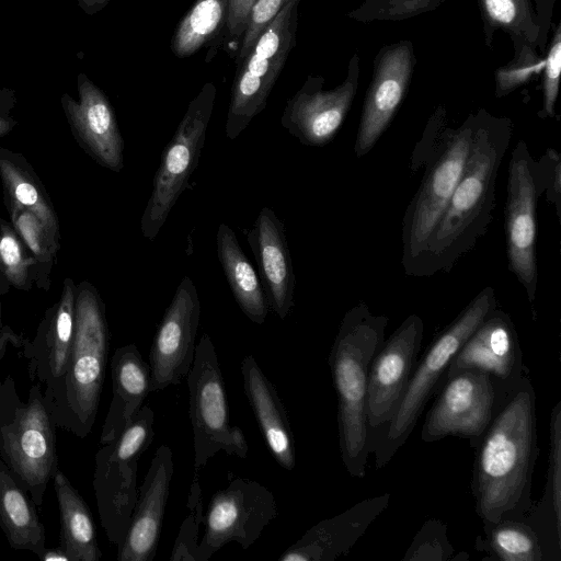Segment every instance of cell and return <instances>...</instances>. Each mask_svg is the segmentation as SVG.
<instances>
[{
	"mask_svg": "<svg viewBox=\"0 0 561 561\" xmlns=\"http://www.w3.org/2000/svg\"><path fill=\"white\" fill-rule=\"evenodd\" d=\"M474 449L471 491L483 528L523 520L531 502L537 445L536 393L524 374L506 393Z\"/></svg>",
	"mask_w": 561,
	"mask_h": 561,
	"instance_id": "6da1fadb",
	"label": "cell"
},
{
	"mask_svg": "<svg viewBox=\"0 0 561 561\" xmlns=\"http://www.w3.org/2000/svg\"><path fill=\"white\" fill-rule=\"evenodd\" d=\"M469 154L449 202L427 239L413 276L449 272L482 238L493 217L499 168L512 138V123L481 110Z\"/></svg>",
	"mask_w": 561,
	"mask_h": 561,
	"instance_id": "7a4b0ae2",
	"label": "cell"
},
{
	"mask_svg": "<svg viewBox=\"0 0 561 561\" xmlns=\"http://www.w3.org/2000/svg\"><path fill=\"white\" fill-rule=\"evenodd\" d=\"M388 318L374 314L365 302L343 317L328 363L337 396L341 459L352 477L366 476L368 427L366 392L370 363L385 341Z\"/></svg>",
	"mask_w": 561,
	"mask_h": 561,
	"instance_id": "3957f363",
	"label": "cell"
},
{
	"mask_svg": "<svg viewBox=\"0 0 561 561\" xmlns=\"http://www.w3.org/2000/svg\"><path fill=\"white\" fill-rule=\"evenodd\" d=\"M105 304L88 280L76 284L73 339L66 371L44 398L56 426L85 438L98 415L110 350Z\"/></svg>",
	"mask_w": 561,
	"mask_h": 561,
	"instance_id": "277c9868",
	"label": "cell"
},
{
	"mask_svg": "<svg viewBox=\"0 0 561 561\" xmlns=\"http://www.w3.org/2000/svg\"><path fill=\"white\" fill-rule=\"evenodd\" d=\"M476 116L457 128H427L414 151L413 164L425 167L421 185L402 220V266L407 275L425 251L427 239L444 213L462 174L473 136Z\"/></svg>",
	"mask_w": 561,
	"mask_h": 561,
	"instance_id": "5b68a950",
	"label": "cell"
},
{
	"mask_svg": "<svg viewBox=\"0 0 561 561\" xmlns=\"http://www.w3.org/2000/svg\"><path fill=\"white\" fill-rule=\"evenodd\" d=\"M56 427L41 383L24 401L11 375L0 380V458L36 506L58 470Z\"/></svg>",
	"mask_w": 561,
	"mask_h": 561,
	"instance_id": "8992f818",
	"label": "cell"
},
{
	"mask_svg": "<svg viewBox=\"0 0 561 561\" xmlns=\"http://www.w3.org/2000/svg\"><path fill=\"white\" fill-rule=\"evenodd\" d=\"M496 308L494 288L484 287L432 341L417 362L398 410L369 446L376 469L393 458L413 432L425 405L436 393L447 368L472 332Z\"/></svg>",
	"mask_w": 561,
	"mask_h": 561,
	"instance_id": "52a82bcc",
	"label": "cell"
},
{
	"mask_svg": "<svg viewBox=\"0 0 561 561\" xmlns=\"http://www.w3.org/2000/svg\"><path fill=\"white\" fill-rule=\"evenodd\" d=\"M154 437V412L144 404L134 420L95 454L93 489L101 526L108 541L123 543L138 497L140 456Z\"/></svg>",
	"mask_w": 561,
	"mask_h": 561,
	"instance_id": "ba28073f",
	"label": "cell"
},
{
	"mask_svg": "<svg viewBox=\"0 0 561 561\" xmlns=\"http://www.w3.org/2000/svg\"><path fill=\"white\" fill-rule=\"evenodd\" d=\"M299 1L289 0L237 64L225 125L230 140L266 107L271 90L296 43Z\"/></svg>",
	"mask_w": 561,
	"mask_h": 561,
	"instance_id": "9c48e42d",
	"label": "cell"
},
{
	"mask_svg": "<svg viewBox=\"0 0 561 561\" xmlns=\"http://www.w3.org/2000/svg\"><path fill=\"white\" fill-rule=\"evenodd\" d=\"M216 99L213 82L203 85L190 102L172 139L161 154L152 192L144 210L142 236L153 241L164 225L190 178L198 165Z\"/></svg>",
	"mask_w": 561,
	"mask_h": 561,
	"instance_id": "30bf717a",
	"label": "cell"
},
{
	"mask_svg": "<svg viewBox=\"0 0 561 561\" xmlns=\"http://www.w3.org/2000/svg\"><path fill=\"white\" fill-rule=\"evenodd\" d=\"M507 180L504 229L508 270L534 304L538 284L537 205L545 193V175L540 161L533 159L524 140L512 150Z\"/></svg>",
	"mask_w": 561,
	"mask_h": 561,
	"instance_id": "8fae6325",
	"label": "cell"
},
{
	"mask_svg": "<svg viewBox=\"0 0 561 561\" xmlns=\"http://www.w3.org/2000/svg\"><path fill=\"white\" fill-rule=\"evenodd\" d=\"M507 392L478 371L466 370L444 378L426 414L421 439L433 443L456 436L468 439L474 448Z\"/></svg>",
	"mask_w": 561,
	"mask_h": 561,
	"instance_id": "7c38bea8",
	"label": "cell"
},
{
	"mask_svg": "<svg viewBox=\"0 0 561 561\" xmlns=\"http://www.w3.org/2000/svg\"><path fill=\"white\" fill-rule=\"evenodd\" d=\"M277 516V503L270 489L251 479H230L228 485L210 499L197 561L209 560L231 541L247 550Z\"/></svg>",
	"mask_w": 561,
	"mask_h": 561,
	"instance_id": "4fadbf2b",
	"label": "cell"
},
{
	"mask_svg": "<svg viewBox=\"0 0 561 561\" xmlns=\"http://www.w3.org/2000/svg\"><path fill=\"white\" fill-rule=\"evenodd\" d=\"M188 416L193 430L194 473L205 468L218 451L230 454L233 425L229 423L228 402L215 345L203 333L186 376Z\"/></svg>",
	"mask_w": 561,
	"mask_h": 561,
	"instance_id": "5bb4252c",
	"label": "cell"
},
{
	"mask_svg": "<svg viewBox=\"0 0 561 561\" xmlns=\"http://www.w3.org/2000/svg\"><path fill=\"white\" fill-rule=\"evenodd\" d=\"M423 333L421 317L408 316L383 341L370 363L366 392L368 448L400 405L419 362Z\"/></svg>",
	"mask_w": 561,
	"mask_h": 561,
	"instance_id": "9a60e30c",
	"label": "cell"
},
{
	"mask_svg": "<svg viewBox=\"0 0 561 561\" xmlns=\"http://www.w3.org/2000/svg\"><path fill=\"white\" fill-rule=\"evenodd\" d=\"M201 316L197 289L183 277L158 327L148 357L150 391L178 386L191 370Z\"/></svg>",
	"mask_w": 561,
	"mask_h": 561,
	"instance_id": "2e32d148",
	"label": "cell"
},
{
	"mask_svg": "<svg viewBox=\"0 0 561 561\" xmlns=\"http://www.w3.org/2000/svg\"><path fill=\"white\" fill-rule=\"evenodd\" d=\"M359 58L348 64L347 77L334 89L323 90V79L308 77L304 85L287 101L282 126L302 145L322 147L341 128L358 87Z\"/></svg>",
	"mask_w": 561,
	"mask_h": 561,
	"instance_id": "e0dca14e",
	"label": "cell"
},
{
	"mask_svg": "<svg viewBox=\"0 0 561 561\" xmlns=\"http://www.w3.org/2000/svg\"><path fill=\"white\" fill-rule=\"evenodd\" d=\"M466 370L485 374L503 392H507L524 375L516 328L511 317L497 307L459 348L444 378Z\"/></svg>",
	"mask_w": 561,
	"mask_h": 561,
	"instance_id": "ac0fdd59",
	"label": "cell"
},
{
	"mask_svg": "<svg viewBox=\"0 0 561 561\" xmlns=\"http://www.w3.org/2000/svg\"><path fill=\"white\" fill-rule=\"evenodd\" d=\"M79 100L60 98L62 111L78 146L99 165L113 172L124 168V139L106 94L83 72L77 76Z\"/></svg>",
	"mask_w": 561,
	"mask_h": 561,
	"instance_id": "d6986e66",
	"label": "cell"
},
{
	"mask_svg": "<svg viewBox=\"0 0 561 561\" xmlns=\"http://www.w3.org/2000/svg\"><path fill=\"white\" fill-rule=\"evenodd\" d=\"M413 66V46L408 41L383 47L376 57L355 140L358 158L374 148L393 118L405 95Z\"/></svg>",
	"mask_w": 561,
	"mask_h": 561,
	"instance_id": "ffe728a7",
	"label": "cell"
},
{
	"mask_svg": "<svg viewBox=\"0 0 561 561\" xmlns=\"http://www.w3.org/2000/svg\"><path fill=\"white\" fill-rule=\"evenodd\" d=\"M173 453L160 445L138 491L128 529L117 548L118 561H151L156 557L171 481Z\"/></svg>",
	"mask_w": 561,
	"mask_h": 561,
	"instance_id": "44dd1931",
	"label": "cell"
},
{
	"mask_svg": "<svg viewBox=\"0 0 561 561\" xmlns=\"http://www.w3.org/2000/svg\"><path fill=\"white\" fill-rule=\"evenodd\" d=\"M76 284L66 277L59 299L46 309L32 341L26 340L24 355L28 359V375L49 397L66 371L75 325Z\"/></svg>",
	"mask_w": 561,
	"mask_h": 561,
	"instance_id": "7402d4cb",
	"label": "cell"
},
{
	"mask_svg": "<svg viewBox=\"0 0 561 561\" xmlns=\"http://www.w3.org/2000/svg\"><path fill=\"white\" fill-rule=\"evenodd\" d=\"M247 239L270 309L285 320L295 306L296 287L285 225L273 209L263 207Z\"/></svg>",
	"mask_w": 561,
	"mask_h": 561,
	"instance_id": "603a6c76",
	"label": "cell"
},
{
	"mask_svg": "<svg viewBox=\"0 0 561 561\" xmlns=\"http://www.w3.org/2000/svg\"><path fill=\"white\" fill-rule=\"evenodd\" d=\"M390 494L365 499L309 528L278 561H333L350 552L370 524L387 508Z\"/></svg>",
	"mask_w": 561,
	"mask_h": 561,
	"instance_id": "cb8c5ba5",
	"label": "cell"
},
{
	"mask_svg": "<svg viewBox=\"0 0 561 561\" xmlns=\"http://www.w3.org/2000/svg\"><path fill=\"white\" fill-rule=\"evenodd\" d=\"M243 390L261 434L275 461L291 471L296 466L295 442L285 405L273 382L253 355L241 362Z\"/></svg>",
	"mask_w": 561,
	"mask_h": 561,
	"instance_id": "d4e9b609",
	"label": "cell"
},
{
	"mask_svg": "<svg viewBox=\"0 0 561 561\" xmlns=\"http://www.w3.org/2000/svg\"><path fill=\"white\" fill-rule=\"evenodd\" d=\"M112 400L100 444L114 440L134 420L150 391V367L136 344L116 348L111 358Z\"/></svg>",
	"mask_w": 561,
	"mask_h": 561,
	"instance_id": "484cf974",
	"label": "cell"
},
{
	"mask_svg": "<svg viewBox=\"0 0 561 561\" xmlns=\"http://www.w3.org/2000/svg\"><path fill=\"white\" fill-rule=\"evenodd\" d=\"M547 480L540 501L524 517L538 536L543 561L561 559V401L550 414Z\"/></svg>",
	"mask_w": 561,
	"mask_h": 561,
	"instance_id": "4316f807",
	"label": "cell"
},
{
	"mask_svg": "<svg viewBox=\"0 0 561 561\" xmlns=\"http://www.w3.org/2000/svg\"><path fill=\"white\" fill-rule=\"evenodd\" d=\"M28 492L15 480L0 458V528L9 546L38 558L45 547V528Z\"/></svg>",
	"mask_w": 561,
	"mask_h": 561,
	"instance_id": "83f0119b",
	"label": "cell"
},
{
	"mask_svg": "<svg viewBox=\"0 0 561 561\" xmlns=\"http://www.w3.org/2000/svg\"><path fill=\"white\" fill-rule=\"evenodd\" d=\"M216 244L219 262L239 308L249 320L263 324L270 311L264 289L234 231L228 225H219Z\"/></svg>",
	"mask_w": 561,
	"mask_h": 561,
	"instance_id": "f1b7e54d",
	"label": "cell"
},
{
	"mask_svg": "<svg viewBox=\"0 0 561 561\" xmlns=\"http://www.w3.org/2000/svg\"><path fill=\"white\" fill-rule=\"evenodd\" d=\"M0 179L3 201L32 211L60 242V226L54 204L27 159L20 152L0 147Z\"/></svg>",
	"mask_w": 561,
	"mask_h": 561,
	"instance_id": "f546056e",
	"label": "cell"
},
{
	"mask_svg": "<svg viewBox=\"0 0 561 561\" xmlns=\"http://www.w3.org/2000/svg\"><path fill=\"white\" fill-rule=\"evenodd\" d=\"M53 482L59 507V548L69 561H99L102 552L89 506L62 471H56Z\"/></svg>",
	"mask_w": 561,
	"mask_h": 561,
	"instance_id": "4dcf8cb0",
	"label": "cell"
},
{
	"mask_svg": "<svg viewBox=\"0 0 561 561\" xmlns=\"http://www.w3.org/2000/svg\"><path fill=\"white\" fill-rule=\"evenodd\" d=\"M228 0H196L174 32L172 53L179 58H185L210 43L207 58L210 60L225 30Z\"/></svg>",
	"mask_w": 561,
	"mask_h": 561,
	"instance_id": "1f68e13d",
	"label": "cell"
},
{
	"mask_svg": "<svg viewBox=\"0 0 561 561\" xmlns=\"http://www.w3.org/2000/svg\"><path fill=\"white\" fill-rule=\"evenodd\" d=\"M4 205L11 224L33 259L34 286L37 289L49 291L60 242L48 232L44 224L32 211L12 202H4Z\"/></svg>",
	"mask_w": 561,
	"mask_h": 561,
	"instance_id": "d6a6232c",
	"label": "cell"
},
{
	"mask_svg": "<svg viewBox=\"0 0 561 561\" xmlns=\"http://www.w3.org/2000/svg\"><path fill=\"white\" fill-rule=\"evenodd\" d=\"M474 548L488 552L493 560L543 561L538 536L524 520L503 519L483 528Z\"/></svg>",
	"mask_w": 561,
	"mask_h": 561,
	"instance_id": "836d02e7",
	"label": "cell"
},
{
	"mask_svg": "<svg viewBox=\"0 0 561 561\" xmlns=\"http://www.w3.org/2000/svg\"><path fill=\"white\" fill-rule=\"evenodd\" d=\"M34 262L11 221L0 217V275L19 290L28 291L33 284Z\"/></svg>",
	"mask_w": 561,
	"mask_h": 561,
	"instance_id": "e575fe53",
	"label": "cell"
},
{
	"mask_svg": "<svg viewBox=\"0 0 561 561\" xmlns=\"http://www.w3.org/2000/svg\"><path fill=\"white\" fill-rule=\"evenodd\" d=\"M198 476L199 474L194 473L191 483L187 501L190 513L183 520L174 541L170 556L171 561H197L198 529L201 523L204 522L202 490Z\"/></svg>",
	"mask_w": 561,
	"mask_h": 561,
	"instance_id": "d590c367",
	"label": "cell"
},
{
	"mask_svg": "<svg viewBox=\"0 0 561 561\" xmlns=\"http://www.w3.org/2000/svg\"><path fill=\"white\" fill-rule=\"evenodd\" d=\"M455 553L447 537V526L437 519L426 520L405 551L404 561H446Z\"/></svg>",
	"mask_w": 561,
	"mask_h": 561,
	"instance_id": "8d00e7d4",
	"label": "cell"
},
{
	"mask_svg": "<svg viewBox=\"0 0 561 561\" xmlns=\"http://www.w3.org/2000/svg\"><path fill=\"white\" fill-rule=\"evenodd\" d=\"M481 13L491 26L522 32L531 25L527 0H480Z\"/></svg>",
	"mask_w": 561,
	"mask_h": 561,
	"instance_id": "74e56055",
	"label": "cell"
},
{
	"mask_svg": "<svg viewBox=\"0 0 561 561\" xmlns=\"http://www.w3.org/2000/svg\"><path fill=\"white\" fill-rule=\"evenodd\" d=\"M545 61L527 46L523 47L516 60L499 68L495 73L496 96H504L525 83L530 77L543 68Z\"/></svg>",
	"mask_w": 561,
	"mask_h": 561,
	"instance_id": "f35d334b",
	"label": "cell"
},
{
	"mask_svg": "<svg viewBox=\"0 0 561 561\" xmlns=\"http://www.w3.org/2000/svg\"><path fill=\"white\" fill-rule=\"evenodd\" d=\"M289 0H254L240 42L236 64L240 62L253 46L257 37L279 13Z\"/></svg>",
	"mask_w": 561,
	"mask_h": 561,
	"instance_id": "ab89813d",
	"label": "cell"
},
{
	"mask_svg": "<svg viewBox=\"0 0 561 561\" xmlns=\"http://www.w3.org/2000/svg\"><path fill=\"white\" fill-rule=\"evenodd\" d=\"M545 76L542 83L543 112L547 116L556 117V101L559 92V78L561 70V28L557 27L551 46L545 61Z\"/></svg>",
	"mask_w": 561,
	"mask_h": 561,
	"instance_id": "60d3db41",
	"label": "cell"
},
{
	"mask_svg": "<svg viewBox=\"0 0 561 561\" xmlns=\"http://www.w3.org/2000/svg\"><path fill=\"white\" fill-rule=\"evenodd\" d=\"M545 175V194L547 201L554 205L561 221V160L559 152L548 148L539 159Z\"/></svg>",
	"mask_w": 561,
	"mask_h": 561,
	"instance_id": "b9f144b4",
	"label": "cell"
},
{
	"mask_svg": "<svg viewBox=\"0 0 561 561\" xmlns=\"http://www.w3.org/2000/svg\"><path fill=\"white\" fill-rule=\"evenodd\" d=\"M254 0H228V10L226 25L220 38V43L224 38L232 42L236 53L238 51L240 42L242 39L248 14L253 4ZM219 43V45H220Z\"/></svg>",
	"mask_w": 561,
	"mask_h": 561,
	"instance_id": "7bdbcfd3",
	"label": "cell"
},
{
	"mask_svg": "<svg viewBox=\"0 0 561 561\" xmlns=\"http://www.w3.org/2000/svg\"><path fill=\"white\" fill-rule=\"evenodd\" d=\"M18 98L14 90L0 87V138L10 134L19 124L13 116Z\"/></svg>",
	"mask_w": 561,
	"mask_h": 561,
	"instance_id": "ee69618b",
	"label": "cell"
},
{
	"mask_svg": "<svg viewBox=\"0 0 561 561\" xmlns=\"http://www.w3.org/2000/svg\"><path fill=\"white\" fill-rule=\"evenodd\" d=\"M26 340L27 339H24L23 335L14 332L9 325L0 328V360L4 357L8 345L22 348Z\"/></svg>",
	"mask_w": 561,
	"mask_h": 561,
	"instance_id": "f6af8a7d",
	"label": "cell"
},
{
	"mask_svg": "<svg viewBox=\"0 0 561 561\" xmlns=\"http://www.w3.org/2000/svg\"><path fill=\"white\" fill-rule=\"evenodd\" d=\"M111 0H78V5L88 15H92L104 9Z\"/></svg>",
	"mask_w": 561,
	"mask_h": 561,
	"instance_id": "bcb514c9",
	"label": "cell"
},
{
	"mask_svg": "<svg viewBox=\"0 0 561 561\" xmlns=\"http://www.w3.org/2000/svg\"><path fill=\"white\" fill-rule=\"evenodd\" d=\"M39 559L43 561H55V560L69 561L68 557L65 554V552L59 547L55 548V549L46 548Z\"/></svg>",
	"mask_w": 561,
	"mask_h": 561,
	"instance_id": "7dc6e473",
	"label": "cell"
},
{
	"mask_svg": "<svg viewBox=\"0 0 561 561\" xmlns=\"http://www.w3.org/2000/svg\"><path fill=\"white\" fill-rule=\"evenodd\" d=\"M9 289H10V285L0 275V328L3 327V322H2V296H4L9 291Z\"/></svg>",
	"mask_w": 561,
	"mask_h": 561,
	"instance_id": "c3c4849f",
	"label": "cell"
}]
</instances>
